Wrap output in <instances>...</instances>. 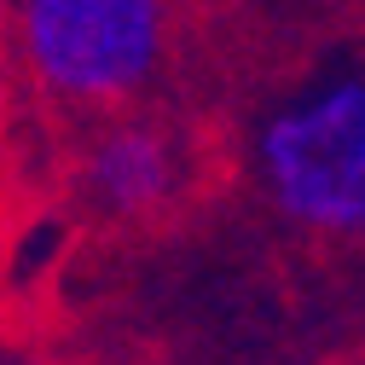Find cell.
Masks as SVG:
<instances>
[{
	"label": "cell",
	"instance_id": "obj_3",
	"mask_svg": "<svg viewBox=\"0 0 365 365\" xmlns=\"http://www.w3.org/2000/svg\"><path fill=\"white\" fill-rule=\"evenodd\" d=\"M180 145L157 122L122 116L105 122L99 140L81 157V186L93 192V203L105 215H151L180 192Z\"/></svg>",
	"mask_w": 365,
	"mask_h": 365
},
{
	"label": "cell",
	"instance_id": "obj_1",
	"mask_svg": "<svg viewBox=\"0 0 365 365\" xmlns=\"http://www.w3.org/2000/svg\"><path fill=\"white\" fill-rule=\"evenodd\" d=\"M267 209L313 238H365V70H336L279 99L250 140Z\"/></svg>",
	"mask_w": 365,
	"mask_h": 365
},
{
	"label": "cell",
	"instance_id": "obj_2",
	"mask_svg": "<svg viewBox=\"0 0 365 365\" xmlns=\"http://www.w3.org/2000/svg\"><path fill=\"white\" fill-rule=\"evenodd\" d=\"M168 0H18V58L47 99L133 105L168 64Z\"/></svg>",
	"mask_w": 365,
	"mask_h": 365
}]
</instances>
